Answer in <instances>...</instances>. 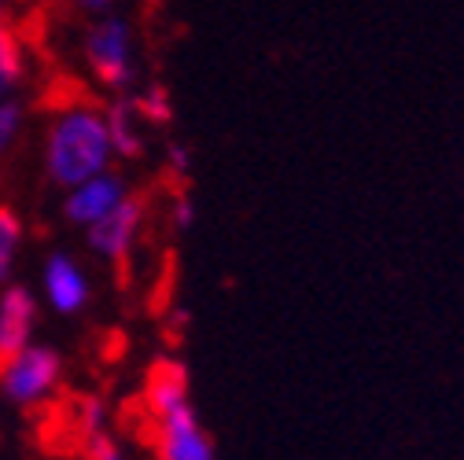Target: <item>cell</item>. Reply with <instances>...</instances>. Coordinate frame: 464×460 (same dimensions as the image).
Returning a JSON list of instances; mask_svg holds the SVG:
<instances>
[{
  "instance_id": "cell-1",
  "label": "cell",
  "mask_w": 464,
  "mask_h": 460,
  "mask_svg": "<svg viewBox=\"0 0 464 460\" xmlns=\"http://www.w3.org/2000/svg\"><path fill=\"white\" fill-rule=\"evenodd\" d=\"M111 137L103 107H96L85 96L63 100L55 107L48 137H44V174L55 188H74L103 169H111Z\"/></svg>"
},
{
  "instance_id": "cell-17",
  "label": "cell",
  "mask_w": 464,
  "mask_h": 460,
  "mask_svg": "<svg viewBox=\"0 0 464 460\" xmlns=\"http://www.w3.org/2000/svg\"><path fill=\"white\" fill-rule=\"evenodd\" d=\"M169 225L178 228V233L192 228V203H188V196H185V192L169 199Z\"/></svg>"
},
{
  "instance_id": "cell-14",
  "label": "cell",
  "mask_w": 464,
  "mask_h": 460,
  "mask_svg": "<svg viewBox=\"0 0 464 460\" xmlns=\"http://www.w3.org/2000/svg\"><path fill=\"white\" fill-rule=\"evenodd\" d=\"M82 449H85V460H130L126 449H122V442L114 438L111 427L100 431V435H92V438H85Z\"/></svg>"
},
{
  "instance_id": "cell-4",
  "label": "cell",
  "mask_w": 464,
  "mask_h": 460,
  "mask_svg": "<svg viewBox=\"0 0 464 460\" xmlns=\"http://www.w3.org/2000/svg\"><path fill=\"white\" fill-rule=\"evenodd\" d=\"M148 435L155 460H214V442L196 420L192 401L169 406L162 413H148Z\"/></svg>"
},
{
  "instance_id": "cell-12",
  "label": "cell",
  "mask_w": 464,
  "mask_h": 460,
  "mask_svg": "<svg viewBox=\"0 0 464 460\" xmlns=\"http://www.w3.org/2000/svg\"><path fill=\"white\" fill-rule=\"evenodd\" d=\"M137 110H140V119L148 126H166L173 119V103H169V92L162 85H148L144 92H130Z\"/></svg>"
},
{
  "instance_id": "cell-19",
  "label": "cell",
  "mask_w": 464,
  "mask_h": 460,
  "mask_svg": "<svg viewBox=\"0 0 464 460\" xmlns=\"http://www.w3.org/2000/svg\"><path fill=\"white\" fill-rule=\"evenodd\" d=\"M0 19H5V0H0Z\"/></svg>"
},
{
  "instance_id": "cell-2",
  "label": "cell",
  "mask_w": 464,
  "mask_h": 460,
  "mask_svg": "<svg viewBox=\"0 0 464 460\" xmlns=\"http://www.w3.org/2000/svg\"><path fill=\"white\" fill-rule=\"evenodd\" d=\"M63 383V358L52 347H23L19 354L0 361V394L19 409H41L55 398Z\"/></svg>"
},
{
  "instance_id": "cell-9",
  "label": "cell",
  "mask_w": 464,
  "mask_h": 460,
  "mask_svg": "<svg viewBox=\"0 0 464 460\" xmlns=\"http://www.w3.org/2000/svg\"><path fill=\"white\" fill-rule=\"evenodd\" d=\"M107 119V137H111V151L119 158H140L148 148V122L140 119V110L133 103L130 92H119L111 100V107H103Z\"/></svg>"
},
{
  "instance_id": "cell-16",
  "label": "cell",
  "mask_w": 464,
  "mask_h": 460,
  "mask_svg": "<svg viewBox=\"0 0 464 460\" xmlns=\"http://www.w3.org/2000/svg\"><path fill=\"white\" fill-rule=\"evenodd\" d=\"M185 174H188V148L169 144V148H166V177L185 181Z\"/></svg>"
},
{
  "instance_id": "cell-10",
  "label": "cell",
  "mask_w": 464,
  "mask_h": 460,
  "mask_svg": "<svg viewBox=\"0 0 464 460\" xmlns=\"http://www.w3.org/2000/svg\"><path fill=\"white\" fill-rule=\"evenodd\" d=\"M26 78V44L12 23L0 19V100L15 96Z\"/></svg>"
},
{
  "instance_id": "cell-5",
  "label": "cell",
  "mask_w": 464,
  "mask_h": 460,
  "mask_svg": "<svg viewBox=\"0 0 464 460\" xmlns=\"http://www.w3.org/2000/svg\"><path fill=\"white\" fill-rule=\"evenodd\" d=\"M148 210H151L148 196H144V192H130L111 214H103L96 225L85 228V233H89V247H92L100 258H107V262L126 265L130 254L137 251L140 236H144Z\"/></svg>"
},
{
  "instance_id": "cell-6",
  "label": "cell",
  "mask_w": 464,
  "mask_h": 460,
  "mask_svg": "<svg viewBox=\"0 0 464 460\" xmlns=\"http://www.w3.org/2000/svg\"><path fill=\"white\" fill-rule=\"evenodd\" d=\"M130 196V185L122 174H114V169H103V174L67 188V199H63V214L71 225L78 228H89L96 225L103 214H111L122 199Z\"/></svg>"
},
{
  "instance_id": "cell-3",
  "label": "cell",
  "mask_w": 464,
  "mask_h": 460,
  "mask_svg": "<svg viewBox=\"0 0 464 460\" xmlns=\"http://www.w3.org/2000/svg\"><path fill=\"white\" fill-rule=\"evenodd\" d=\"M85 60H89V71L96 74V81L103 89H111L114 96L130 92V85L137 78L130 23L119 15H103V19L89 23L85 26Z\"/></svg>"
},
{
  "instance_id": "cell-8",
  "label": "cell",
  "mask_w": 464,
  "mask_h": 460,
  "mask_svg": "<svg viewBox=\"0 0 464 460\" xmlns=\"http://www.w3.org/2000/svg\"><path fill=\"white\" fill-rule=\"evenodd\" d=\"M34 328H37V299L19 283H5V292H0V361L30 347Z\"/></svg>"
},
{
  "instance_id": "cell-18",
  "label": "cell",
  "mask_w": 464,
  "mask_h": 460,
  "mask_svg": "<svg viewBox=\"0 0 464 460\" xmlns=\"http://www.w3.org/2000/svg\"><path fill=\"white\" fill-rule=\"evenodd\" d=\"M74 5V12L82 15V19H89V23H96V19H103V15H114V0H71Z\"/></svg>"
},
{
  "instance_id": "cell-7",
  "label": "cell",
  "mask_w": 464,
  "mask_h": 460,
  "mask_svg": "<svg viewBox=\"0 0 464 460\" xmlns=\"http://www.w3.org/2000/svg\"><path fill=\"white\" fill-rule=\"evenodd\" d=\"M41 292H44V302L63 313V317H78L85 306H89V276L82 273V265L71 258V254H52L44 262V273H41Z\"/></svg>"
},
{
  "instance_id": "cell-13",
  "label": "cell",
  "mask_w": 464,
  "mask_h": 460,
  "mask_svg": "<svg viewBox=\"0 0 464 460\" xmlns=\"http://www.w3.org/2000/svg\"><path fill=\"white\" fill-rule=\"evenodd\" d=\"M71 417H74V435H78V442H85V438H92V435H100V431L111 427L107 406H103L100 398H82L78 409H74Z\"/></svg>"
},
{
  "instance_id": "cell-11",
  "label": "cell",
  "mask_w": 464,
  "mask_h": 460,
  "mask_svg": "<svg viewBox=\"0 0 464 460\" xmlns=\"http://www.w3.org/2000/svg\"><path fill=\"white\" fill-rule=\"evenodd\" d=\"M23 247V221L12 206L0 203V287L12 283V269Z\"/></svg>"
},
{
  "instance_id": "cell-15",
  "label": "cell",
  "mask_w": 464,
  "mask_h": 460,
  "mask_svg": "<svg viewBox=\"0 0 464 460\" xmlns=\"http://www.w3.org/2000/svg\"><path fill=\"white\" fill-rule=\"evenodd\" d=\"M19 129H23V103H19V96L0 100V151H8V144L19 137Z\"/></svg>"
}]
</instances>
